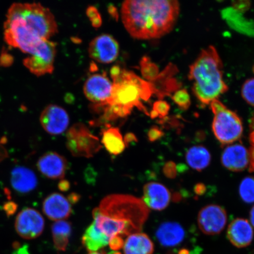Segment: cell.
Listing matches in <instances>:
<instances>
[{
	"instance_id": "cell-11",
	"label": "cell",
	"mask_w": 254,
	"mask_h": 254,
	"mask_svg": "<svg viewBox=\"0 0 254 254\" xmlns=\"http://www.w3.org/2000/svg\"><path fill=\"white\" fill-rule=\"evenodd\" d=\"M119 52L118 42L109 34H101L94 38L89 44V56L94 61L100 63H113L118 57Z\"/></svg>"
},
{
	"instance_id": "cell-4",
	"label": "cell",
	"mask_w": 254,
	"mask_h": 254,
	"mask_svg": "<svg viewBox=\"0 0 254 254\" xmlns=\"http://www.w3.org/2000/svg\"><path fill=\"white\" fill-rule=\"evenodd\" d=\"M98 209L106 217L125 222L130 235L140 233L150 213L141 199L125 194H112L105 197Z\"/></svg>"
},
{
	"instance_id": "cell-44",
	"label": "cell",
	"mask_w": 254,
	"mask_h": 254,
	"mask_svg": "<svg viewBox=\"0 0 254 254\" xmlns=\"http://www.w3.org/2000/svg\"><path fill=\"white\" fill-rule=\"evenodd\" d=\"M250 218L251 223H252V224L251 225H252L254 227V206H253V208L252 209V210H251Z\"/></svg>"
},
{
	"instance_id": "cell-12",
	"label": "cell",
	"mask_w": 254,
	"mask_h": 254,
	"mask_svg": "<svg viewBox=\"0 0 254 254\" xmlns=\"http://www.w3.org/2000/svg\"><path fill=\"white\" fill-rule=\"evenodd\" d=\"M113 85L106 74H94L85 81L84 93L87 99L94 104H106L112 94Z\"/></svg>"
},
{
	"instance_id": "cell-21",
	"label": "cell",
	"mask_w": 254,
	"mask_h": 254,
	"mask_svg": "<svg viewBox=\"0 0 254 254\" xmlns=\"http://www.w3.org/2000/svg\"><path fill=\"white\" fill-rule=\"evenodd\" d=\"M11 185L16 191L27 193L37 188L38 180L36 174L25 167H15L12 170L10 177Z\"/></svg>"
},
{
	"instance_id": "cell-30",
	"label": "cell",
	"mask_w": 254,
	"mask_h": 254,
	"mask_svg": "<svg viewBox=\"0 0 254 254\" xmlns=\"http://www.w3.org/2000/svg\"><path fill=\"white\" fill-rule=\"evenodd\" d=\"M241 94L248 104L254 106V78L247 79L244 82Z\"/></svg>"
},
{
	"instance_id": "cell-27",
	"label": "cell",
	"mask_w": 254,
	"mask_h": 254,
	"mask_svg": "<svg viewBox=\"0 0 254 254\" xmlns=\"http://www.w3.org/2000/svg\"><path fill=\"white\" fill-rule=\"evenodd\" d=\"M239 192L244 202L249 204L254 202V177H246L240 184Z\"/></svg>"
},
{
	"instance_id": "cell-42",
	"label": "cell",
	"mask_w": 254,
	"mask_h": 254,
	"mask_svg": "<svg viewBox=\"0 0 254 254\" xmlns=\"http://www.w3.org/2000/svg\"><path fill=\"white\" fill-rule=\"evenodd\" d=\"M195 192L196 194L198 195H202L205 192L206 187L202 184H198L197 185H196L195 187Z\"/></svg>"
},
{
	"instance_id": "cell-10",
	"label": "cell",
	"mask_w": 254,
	"mask_h": 254,
	"mask_svg": "<svg viewBox=\"0 0 254 254\" xmlns=\"http://www.w3.org/2000/svg\"><path fill=\"white\" fill-rule=\"evenodd\" d=\"M227 221V212L221 206L211 204L200 210L198 224L200 230L208 236L219 234L224 229Z\"/></svg>"
},
{
	"instance_id": "cell-15",
	"label": "cell",
	"mask_w": 254,
	"mask_h": 254,
	"mask_svg": "<svg viewBox=\"0 0 254 254\" xmlns=\"http://www.w3.org/2000/svg\"><path fill=\"white\" fill-rule=\"evenodd\" d=\"M43 211L51 220H64L71 214V203L61 193H53L44 199Z\"/></svg>"
},
{
	"instance_id": "cell-14",
	"label": "cell",
	"mask_w": 254,
	"mask_h": 254,
	"mask_svg": "<svg viewBox=\"0 0 254 254\" xmlns=\"http://www.w3.org/2000/svg\"><path fill=\"white\" fill-rule=\"evenodd\" d=\"M37 168L49 179L62 180L65 177L68 163L65 157L55 152H48L40 158Z\"/></svg>"
},
{
	"instance_id": "cell-8",
	"label": "cell",
	"mask_w": 254,
	"mask_h": 254,
	"mask_svg": "<svg viewBox=\"0 0 254 254\" xmlns=\"http://www.w3.org/2000/svg\"><path fill=\"white\" fill-rule=\"evenodd\" d=\"M56 55V44L44 40L36 53L24 60V65L37 76L52 74Z\"/></svg>"
},
{
	"instance_id": "cell-3",
	"label": "cell",
	"mask_w": 254,
	"mask_h": 254,
	"mask_svg": "<svg viewBox=\"0 0 254 254\" xmlns=\"http://www.w3.org/2000/svg\"><path fill=\"white\" fill-rule=\"evenodd\" d=\"M112 94L105 111L113 121L125 118L134 107L149 116L143 101H147L155 93L151 82L144 80L126 69H122L120 75L113 79Z\"/></svg>"
},
{
	"instance_id": "cell-20",
	"label": "cell",
	"mask_w": 254,
	"mask_h": 254,
	"mask_svg": "<svg viewBox=\"0 0 254 254\" xmlns=\"http://www.w3.org/2000/svg\"><path fill=\"white\" fill-rule=\"evenodd\" d=\"M93 215V222L98 229L109 238L110 240L116 236L124 238L129 236L128 227L125 222L106 217L101 213L98 208L94 209Z\"/></svg>"
},
{
	"instance_id": "cell-9",
	"label": "cell",
	"mask_w": 254,
	"mask_h": 254,
	"mask_svg": "<svg viewBox=\"0 0 254 254\" xmlns=\"http://www.w3.org/2000/svg\"><path fill=\"white\" fill-rule=\"evenodd\" d=\"M45 221L36 209L27 208L23 209L16 218L15 228L17 234L25 240H33L43 233Z\"/></svg>"
},
{
	"instance_id": "cell-40",
	"label": "cell",
	"mask_w": 254,
	"mask_h": 254,
	"mask_svg": "<svg viewBox=\"0 0 254 254\" xmlns=\"http://www.w3.org/2000/svg\"><path fill=\"white\" fill-rule=\"evenodd\" d=\"M124 140H125L126 146H127L129 145L130 142H136V138L135 135L133 134L132 133H128V134L126 135Z\"/></svg>"
},
{
	"instance_id": "cell-29",
	"label": "cell",
	"mask_w": 254,
	"mask_h": 254,
	"mask_svg": "<svg viewBox=\"0 0 254 254\" xmlns=\"http://www.w3.org/2000/svg\"><path fill=\"white\" fill-rule=\"evenodd\" d=\"M172 99L180 109L183 110H188L190 106V94L186 89H180L175 92Z\"/></svg>"
},
{
	"instance_id": "cell-33",
	"label": "cell",
	"mask_w": 254,
	"mask_h": 254,
	"mask_svg": "<svg viewBox=\"0 0 254 254\" xmlns=\"http://www.w3.org/2000/svg\"><path fill=\"white\" fill-rule=\"evenodd\" d=\"M250 141L252 147H251L249 151L250 157V172H254V112L253 114L250 119Z\"/></svg>"
},
{
	"instance_id": "cell-47",
	"label": "cell",
	"mask_w": 254,
	"mask_h": 254,
	"mask_svg": "<svg viewBox=\"0 0 254 254\" xmlns=\"http://www.w3.org/2000/svg\"><path fill=\"white\" fill-rule=\"evenodd\" d=\"M253 70H254V68H253Z\"/></svg>"
},
{
	"instance_id": "cell-5",
	"label": "cell",
	"mask_w": 254,
	"mask_h": 254,
	"mask_svg": "<svg viewBox=\"0 0 254 254\" xmlns=\"http://www.w3.org/2000/svg\"><path fill=\"white\" fill-rule=\"evenodd\" d=\"M7 18L17 21L28 33L41 40H49L58 32L55 16L40 3H14L8 9Z\"/></svg>"
},
{
	"instance_id": "cell-35",
	"label": "cell",
	"mask_w": 254,
	"mask_h": 254,
	"mask_svg": "<svg viewBox=\"0 0 254 254\" xmlns=\"http://www.w3.org/2000/svg\"><path fill=\"white\" fill-rule=\"evenodd\" d=\"M164 173L169 179H174L177 175L176 164L172 161L168 162L164 167Z\"/></svg>"
},
{
	"instance_id": "cell-23",
	"label": "cell",
	"mask_w": 254,
	"mask_h": 254,
	"mask_svg": "<svg viewBox=\"0 0 254 254\" xmlns=\"http://www.w3.org/2000/svg\"><path fill=\"white\" fill-rule=\"evenodd\" d=\"M110 239L98 229L94 222L85 230L82 243L88 252L96 253L109 244Z\"/></svg>"
},
{
	"instance_id": "cell-43",
	"label": "cell",
	"mask_w": 254,
	"mask_h": 254,
	"mask_svg": "<svg viewBox=\"0 0 254 254\" xmlns=\"http://www.w3.org/2000/svg\"><path fill=\"white\" fill-rule=\"evenodd\" d=\"M109 12L111 15L115 19H118L119 13L117 9L114 5H110L109 7Z\"/></svg>"
},
{
	"instance_id": "cell-31",
	"label": "cell",
	"mask_w": 254,
	"mask_h": 254,
	"mask_svg": "<svg viewBox=\"0 0 254 254\" xmlns=\"http://www.w3.org/2000/svg\"><path fill=\"white\" fill-rule=\"evenodd\" d=\"M152 110L157 114L159 118H165L170 112V106L166 101L158 100L153 104Z\"/></svg>"
},
{
	"instance_id": "cell-38",
	"label": "cell",
	"mask_w": 254,
	"mask_h": 254,
	"mask_svg": "<svg viewBox=\"0 0 254 254\" xmlns=\"http://www.w3.org/2000/svg\"><path fill=\"white\" fill-rule=\"evenodd\" d=\"M4 209L8 215H11L14 213L16 209H17V205L13 202H9L5 205Z\"/></svg>"
},
{
	"instance_id": "cell-17",
	"label": "cell",
	"mask_w": 254,
	"mask_h": 254,
	"mask_svg": "<svg viewBox=\"0 0 254 254\" xmlns=\"http://www.w3.org/2000/svg\"><path fill=\"white\" fill-rule=\"evenodd\" d=\"M221 163L228 170L235 172L242 171L249 166V151L241 144L228 145L222 152Z\"/></svg>"
},
{
	"instance_id": "cell-6",
	"label": "cell",
	"mask_w": 254,
	"mask_h": 254,
	"mask_svg": "<svg viewBox=\"0 0 254 254\" xmlns=\"http://www.w3.org/2000/svg\"><path fill=\"white\" fill-rule=\"evenodd\" d=\"M210 106L214 114L212 131L217 140L222 145L239 140L243 133V122L239 116L218 100L212 101Z\"/></svg>"
},
{
	"instance_id": "cell-41",
	"label": "cell",
	"mask_w": 254,
	"mask_h": 254,
	"mask_svg": "<svg viewBox=\"0 0 254 254\" xmlns=\"http://www.w3.org/2000/svg\"><path fill=\"white\" fill-rule=\"evenodd\" d=\"M59 187L62 191H66L68 190L70 187V184L66 180H62L59 184Z\"/></svg>"
},
{
	"instance_id": "cell-45",
	"label": "cell",
	"mask_w": 254,
	"mask_h": 254,
	"mask_svg": "<svg viewBox=\"0 0 254 254\" xmlns=\"http://www.w3.org/2000/svg\"><path fill=\"white\" fill-rule=\"evenodd\" d=\"M107 254H122V253H120V252H116V251H113V252H111L109 253H108Z\"/></svg>"
},
{
	"instance_id": "cell-39",
	"label": "cell",
	"mask_w": 254,
	"mask_h": 254,
	"mask_svg": "<svg viewBox=\"0 0 254 254\" xmlns=\"http://www.w3.org/2000/svg\"><path fill=\"white\" fill-rule=\"evenodd\" d=\"M122 69L119 66H113L110 70V75L112 79L116 78L120 75Z\"/></svg>"
},
{
	"instance_id": "cell-37",
	"label": "cell",
	"mask_w": 254,
	"mask_h": 254,
	"mask_svg": "<svg viewBox=\"0 0 254 254\" xmlns=\"http://www.w3.org/2000/svg\"><path fill=\"white\" fill-rule=\"evenodd\" d=\"M14 62L13 57L7 53H2L0 56V65L3 66H10Z\"/></svg>"
},
{
	"instance_id": "cell-36",
	"label": "cell",
	"mask_w": 254,
	"mask_h": 254,
	"mask_svg": "<svg viewBox=\"0 0 254 254\" xmlns=\"http://www.w3.org/2000/svg\"><path fill=\"white\" fill-rule=\"evenodd\" d=\"M124 244H125L124 238L121 236H116L111 238L109 245L113 251H117L123 249Z\"/></svg>"
},
{
	"instance_id": "cell-16",
	"label": "cell",
	"mask_w": 254,
	"mask_h": 254,
	"mask_svg": "<svg viewBox=\"0 0 254 254\" xmlns=\"http://www.w3.org/2000/svg\"><path fill=\"white\" fill-rule=\"evenodd\" d=\"M142 201L147 207L162 211L170 204L171 193L163 184L151 182L145 184L143 189Z\"/></svg>"
},
{
	"instance_id": "cell-22",
	"label": "cell",
	"mask_w": 254,
	"mask_h": 254,
	"mask_svg": "<svg viewBox=\"0 0 254 254\" xmlns=\"http://www.w3.org/2000/svg\"><path fill=\"white\" fill-rule=\"evenodd\" d=\"M123 251L125 254H152L154 245L147 234L134 233L127 237Z\"/></svg>"
},
{
	"instance_id": "cell-28",
	"label": "cell",
	"mask_w": 254,
	"mask_h": 254,
	"mask_svg": "<svg viewBox=\"0 0 254 254\" xmlns=\"http://www.w3.org/2000/svg\"><path fill=\"white\" fill-rule=\"evenodd\" d=\"M141 74L145 79L151 82L155 80L159 75L158 66L155 63L152 62L148 57H142L141 62Z\"/></svg>"
},
{
	"instance_id": "cell-32",
	"label": "cell",
	"mask_w": 254,
	"mask_h": 254,
	"mask_svg": "<svg viewBox=\"0 0 254 254\" xmlns=\"http://www.w3.org/2000/svg\"><path fill=\"white\" fill-rule=\"evenodd\" d=\"M87 17L95 28H98L102 25V18L99 11L94 6H89L86 10Z\"/></svg>"
},
{
	"instance_id": "cell-13",
	"label": "cell",
	"mask_w": 254,
	"mask_h": 254,
	"mask_svg": "<svg viewBox=\"0 0 254 254\" xmlns=\"http://www.w3.org/2000/svg\"><path fill=\"white\" fill-rule=\"evenodd\" d=\"M40 123L44 129L49 134L60 135L67 129L69 117L63 107L50 104L41 113Z\"/></svg>"
},
{
	"instance_id": "cell-34",
	"label": "cell",
	"mask_w": 254,
	"mask_h": 254,
	"mask_svg": "<svg viewBox=\"0 0 254 254\" xmlns=\"http://www.w3.org/2000/svg\"><path fill=\"white\" fill-rule=\"evenodd\" d=\"M164 135V132L157 127H152L148 132V138L151 142L156 141Z\"/></svg>"
},
{
	"instance_id": "cell-7",
	"label": "cell",
	"mask_w": 254,
	"mask_h": 254,
	"mask_svg": "<svg viewBox=\"0 0 254 254\" xmlns=\"http://www.w3.org/2000/svg\"><path fill=\"white\" fill-rule=\"evenodd\" d=\"M66 136V148L73 156L91 158L102 148L99 139L83 124L73 125Z\"/></svg>"
},
{
	"instance_id": "cell-26",
	"label": "cell",
	"mask_w": 254,
	"mask_h": 254,
	"mask_svg": "<svg viewBox=\"0 0 254 254\" xmlns=\"http://www.w3.org/2000/svg\"><path fill=\"white\" fill-rule=\"evenodd\" d=\"M52 231L56 249L60 252H64L71 237V224L64 220L56 221L52 225Z\"/></svg>"
},
{
	"instance_id": "cell-19",
	"label": "cell",
	"mask_w": 254,
	"mask_h": 254,
	"mask_svg": "<svg viewBox=\"0 0 254 254\" xmlns=\"http://www.w3.org/2000/svg\"><path fill=\"white\" fill-rule=\"evenodd\" d=\"M227 238L234 246L239 249L250 246L254 238L252 225L246 219H235L228 228Z\"/></svg>"
},
{
	"instance_id": "cell-18",
	"label": "cell",
	"mask_w": 254,
	"mask_h": 254,
	"mask_svg": "<svg viewBox=\"0 0 254 254\" xmlns=\"http://www.w3.org/2000/svg\"><path fill=\"white\" fill-rule=\"evenodd\" d=\"M186 236L184 228L176 222H164L155 233V237L160 245L168 249L180 246Z\"/></svg>"
},
{
	"instance_id": "cell-1",
	"label": "cell",
	"mask_w": 254,
	"mask_h": 254,
	"mask_svg": "<svg viewBox=\"0 0 254 254\" xmlns=\"http://www.w3.org/2000/svg\"><path fill=\"white\" fill-rule=\"evenodd\" d=\"M180 12L177 1L127 0L123 2L122 18L128 33L134 39H159L169 33Z\"/></svg>"
},
{
	"instance_id": "cell-2",
	"label": "cell",
	"mask_w": 254,
	"mask_h": 254,
	"mask_svg": "<svg viewBox=\"0 0 254 254\" xmlns=\"http://www.w3.org/2000/svg\"><path fill=\"white\" fill-rule=\"evenodd\" d=\"M189 78L192 81L193 94L203 106L218 100L228 90L220 55L212 46L203 49L190 65Z\"/></svg>"
},
{
	"instance_id": "cell-25",
	"label": "cell",
	"mask_w": 254,
	"mask_h": 254,
	"mask_svg": "<svg viewBox=\"0 0 254 254\" xmlns=\"http://www.w3.org/2000/svg\"><path fill=\"white\" fill-rule=\"evenodd\" d=\"M210 152L204 146L196 145L190 148L186 153V161L189 166L197 171H202L211 163Z\"/></svg>"
},
{
	"instance_id": "cell-46",
	"label": "cell",
	"mask_w": 254,
	"mask_h": 254,
	"mask_svg": "<svg viewBox=\"0 0 254 254\" xmlns=\"http://www.w3.org/2000/svg\"><path fill=\"white\" fill-rule=\"evenodd\" d=\"M88 254H103L96 252V253H89Z\"/></svg>"
},
{
	"instance_id": "cell-24",
	"label": "cell",
	"mask_w": 254,
	"mask_h": 254,
	"mask_svg": "<svg viewBox=\"0 0 254 254\" xmlns=\"http://www.w3.org/2000/svg\"><path fill=\"white\" fill-rule=\"evenodd\" d=\"M102 134L101 142L110 154L118 155L125 151L126 146L119 128L109 126Z\"/></svg>"
}]
</instances>
